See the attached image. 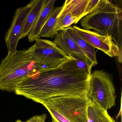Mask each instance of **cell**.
<instances>
[{
  "label": "cell",
  "mask_w": 122,
  "mask_h": 122,
  "mask_svg": "<svg viewBox=\"0 0 122 122\" xmlns=\"http://www.w3.org/2000/svg\"><path fill=\"white\" fill-rule=\"evenodd\" d=\"M90 76L78 68L71 57L57 67L41 71L30 78L15 92L41 104L57 96H86Z\"/></svg>",
  "instance_id": "obj_1"
},
{
  "label": "cell",
  "mask_w": 122,
  "mask_h": 122,
  "mask_svg": "<svg viewBox=\"0 0 122 122\" xmlns=\"http://www.w3.org/2000/svg\"><path fill=\"white\" fill-rule=\"evenodd\" d=\"M31 47L8 52L0 63V90L15 92L21 83L42 71L33 59Z\"/></svg>",
  "instance_id": "obj_2"
},
{
  "label": "cell",
  "mask_w": 122,
  "mask_h": 122,
  "mask_svg": "<svg viewBox=\"0 0 122 122\" xmlns=\"http://www.w3.org/2000/svg\"><path fill=\"white\" fill-rule=\"evenodd\" d=\"M122 10L108 0H100L92 12L81 20L83 29L94 30L101 35L110 36L121 50Z\"/></svg>",
  "instance_id": "obj_3"
},
{
  "label": "cell",
  "mask_w": 122,
  "mask_h": 122,
  "mask_svg": "<svg viewBox=\"0 0 122 122\" xmlns=\"http://www.w3.org/2000/svg\"><path fill=\"white\" fill-rule=\"evenodd\" d=\"M90 100L86 96L51 98L42 103L57 122H87Z\"/></svg>",
  "instance_id": "obj_4"
},
{
  "label": "cell",
  "mask_w": 122,
  "mask_h": 122,
  "mask_svg": "<svg viewBox=\"0 0 122 122\" xmlns=\"http://www.w3.org/2000/svg\"><path fill=\"white\" fill-rule=\"evenodd\" d=\"M86 96L106 110L113 107L116 95L110 75L103 70H95L91 73Z\"/></svg>",
  "instance_id": "obj_5"
},
{
  "label": "cell",
  "mask_w": 122,
  "mask_h": 122,
  "mask_svg": "<svg viewBox=\"0 0 122 122\" xmlns=\"http://www.w3.org/2000/svg\"><path fill=\"white\" fill-rule=\"evenodd\" d=\"M100 0H66L58 15L53 30V36L57 32L76 24L90 13Z\"/></svg>",
  "instance_id": "obj_6"
},
{
  "label": "cell",
  "mask_w": 122,
  "mask_h": 122,
  "mask_svg": "<svg viewBox=\"0 0 122 122\" xmlns=\"http://www.w3.org/2000/svg\"><path fill=\"white\" fill-rule=\"evenodd\" d=\"M31 47L33 60L42 67V71L57 67L71 58L53 41L37 39Z\"/></svg>",
  "instance_id": "obj_7"
},
{
  "label": "cell",
  "mask_w": 122,
  "mask_h": 122,
  "mask_svg": "<svg viewBox=\"0 0 122 122\" xmlns=\"http://www.w3.org/2000/svg\"><path fill=\"white\" fill-rule=\"evenodd\" d=\"M73 28L79 36L95 48H97L111 57H120L121 50L110 36L102 35L90 30H84L76 26Z\"/></svg>",
  "instance_id": "obj_8"
},
{
  "label": "cell",
  "mask_w": 122,
  "mask_h": 122,
  "mask_svg": "<svg viewBox=\"0 0 122 122\" xmlns=\"http://www.w3.org/2000/svg\"><path fill=\"white\" fill-rule=\"evenodd\" d=\"M32 5V0L25 6L17 8L15 12L10 27L5 36L8 52L13 53L17 51L19 38Z\"/></svg>",
  "instance_id": "obj_9"
},
{
  "label": "cell",
  "mask_w": 122,
  "mask_h": 122,
  "mask_svg": "<svg viewBox=\"0 0 122 122\" xmlns=\"http://www.w3.org/2000/svg\"><path fill=\"white\" fill-rule=\"evenodd\" d=\"M56 2V0H46L28 36V41L30 42H33L40 38L41 30L45 23L51 11L54 7Z\"/></svg>",
  "instance_id": "obj_10"
},
{
  "label": "cell",
  "mask_w": 122,
  "mask_h": 122,
  "mask_svg": "<svg viewBox=\"0 0 122 122\" xmlns=\"http://www.w3.org/2000/svg\"><path fill=\"white\" fill-rule=\"evenodd\" d=\"M54 36L53 42L69 57L73 53H77L86 57L76 42L65 30L57 32Z\"/></svg>",
  "instance_id": "obj_11"
},
{
  "label": "cell",
  "mask_w": 122,
  "mask_h": 122,
  "mask_svg": "<svg viewBox=\"0 0 122 122\" xmlns=\"http://www.w3.org/2000/svg\"><path fill=\"white\" fill-rule=\"evenodd\" d=\"M46 0H33L31 9L24 23L19 40L28 36L37 17L42 9Z\"/></svg>",
  "instance_id": "obj_12"
},
{
  "label": "cell",
  "mask_w": 122,
  "mask_h": 122,
  "mask_svg": "<svg viewBox=\"0 0 122 122\" xmlns=\"http://www.w3.org/2000/svg\"><path fill=\"white\" fill-rule=\"evenodd\" d=\"M64 30L76 42L78 47L92 63L93 66H96L98 64V62L95 48L82 39L78 35L73 27L70 26Z\"/></svg>",
  "instance_id": "obj_13"
},
{
  "label": "cell",
  "mask_w": 122,
  "mask_h": 122,
  "mask_svg": "<svg viewBox=\"0 0 122 122\" xmlns=\"http://www.w3.org/2000/svg\"><path fill=\"white\" fill-rule=\"evenodd\" d=\"M87 117V122H115L107 110L90 100L88 106Z\"/></svg>",
  "instance_id": "obj_14"
},
{
  "label": "cell",
  "mask_w": 122,
  "mask_h": 122,
  "mask_svg": "<svg viewBox=\"0 0 122 122\" xmlns=\"http://www.w3.org/2000/svg\"><path fill=\"white\" fill-rule=\"evenodd\" d=\"M62 6L53 7L45 23L41 30L40 37L52 38L53 30L58 15L61 11Z\"/></svg>",
  "instance_id": "obj_15"
},
{
  "label": "cell",
  "mask_w": 122,
  "mask_h": 122,
  "mask_svg": "<svg viewBox=\"0 0 122 122\" xmlns=\"http://www.w3.org/2000/svg\"><path fill=\"white\" fill-rule=\"evenodd\" d=\"M70 57L74 59L76 64L78 68L87 75H91L93 65L87 57L76 53H72Z\"/></svg>",
  "instance_id": "obj_16"
},
{
  "label": "cell",
  "mask_w": 122,
  "mask_h": 122,
  "mask_svg": "<svg viewBox=\"0 0 122 122\" xmlns=\"http://www.w3.org/2000/svg\"><path fill=\"white\" fill-rule=\"evenodd\" d=\"M47 117L46 113H43L40 115H36L29 118L24 122H46Z\"/></svg>",
  "instance_id": "obj_17"
},
{
  "label": "cell",
  "mask_w": 122,
  "mask_h": 122,
  "mask_svg": "<svg viewBox=\"0 0 122 122\" xmlns=\"http://www.w3.org/2000/svg\"><path fill=\"white\" fill-rule=\"evenodd\" d=\"M15 122H23V121H22V120H17V121H15Z\"/></svg>",
  "instance_id": "obj_18"
},
{
  "label": "cell",
  "mask_w": 122,
  "mask_h": 122,
  "mask_svg": "<svg viewBox=\"0 0 122 122\" xmlns=\"http://www.w3.org/2000/svg\"><path fill=\"white\" fill-rule=\"evenodd\" d=\"M52 122H56V121H55L54 120H52Z\"/></svg>",
  "instance_id": "obj_19"
}]
</instances>
